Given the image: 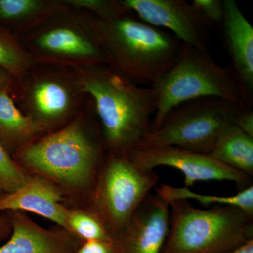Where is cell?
<instances>
[{
  "instance_id": "ac0fdd59",
  "label": "cell",
  "mask_w": 253,
  "mask_h": 253,
  "mask_svg": "<svg viewBox=\"0 0 253 253\" xmlns=\"http://www.w3.org/2000/svg\"><path fill=\"white\" fill-rule=\"evenodd\" d=\"M210 154L219 162L253 177V137L233 123L221 131Z\"/></svg>"
},
{
  "instance_id": "9a60e30c",
  "label": "cell",
  "mask_w": 253,
  "mask_h": 253,
  "mask_svg": "<svg viewBox=\"0 0 253 253\" xmlns=\"http://www.w3.org/2000/svg\"><path fill=\"white\" fill-rule=\"evenodd\" d=\"M62 192L56 184L41 176H28L18 191L0 200V212L5 211L30 212L56 223L67 230L68 209L61 204Z\"/></svg>"
},
{
  "instance_id": "603a6c76",
  "label": "cell",
  "mask_w": 253,
  "mask_h": 253,
  "mask_svg": "<svg viewBox=\"0 0 253 253\" xmlns=\"http://www.w3.org/2000/svg\"><path fill=\"white\" fill-rule=\"evenodd\" d=\"M28 176L0 141V181L7 194L21 189L27 181Z\"/></svg>"
},
{
  "instance_id": "5b68a950",
  "label": "cell",
  "mask_w": 253,
  "mask_h": 253,
  "mask_svg": "<svg viewBox=\"0 0 253 253\" xmlns=\"http://www.w3.org/2000/svg\"><path fill=\"white\" fill-rule=\"evenodd\" d=\"M150 86L156 99L151 131L161 126L173 108L191 100L217 97L252 108L246 102L231 66H219L209 52L199 51L184 43L174 66Z\"/></svg>"
},
{
  "instance_id": "7402d4cb",
  "label": "cell",
  "mask_w": 253,
  "mask_h": 253,
  "mask_svg": "<svg viewBox=\"0 0 253 253\" xmlns=\"http://www.w3.org/2000/svg\"><path fill=\"white\" fill-rule=\"evenodd\" d=\"M73 9L83 10L102 20L115 19L131 11L123 4V0H63Z\"/></svg>"
},
{
  "instance_id": "d6986e66",
  "label": "cell",
  "mask_w": 253,
  "mask_h": 253,
  "mask_svg": "<svg viewBox=\"0 0 253 253\" xmlns=\"http://www.w3.org/2000/svg\"><path fill=\"white\" fill-rule=\"evenodd\" d=\"M156 194L168 204L176 201L194 200L204 206H231L239 208L253 216V186L241 190L236 195L230 196H206L197 194L186 187L162 184L156 190Z\"/></svg>"
},
{
  "instance_id": "7c38bea8",
  "label": "cell",
  "mask_w": 253,
  "mask_h": 253,
  "mask_svg": "<svg viewBox=\"0 0 253 253\" xmlns=\"http://www.w3.org/2000/svg\"><path fill=\"white\" fill-rule=\"evenodd\" d=\"M169 205L148 195L124 229L113 240L114 253H162L169 227Z\"/></svg>"
},
{
  "instance_id": "2e32d148",
  "label": "cell",
  "mask_w": 253,
  "mask_h": 253,
  "mask_svg": "<svg viewBox=\"0 0 253 253\" xmlns=\"http://www.w3.org/2000/svg\"><path fill=\"white\" fill-rule=\"evenodd\" d=\"M66 6L63 0H0V25L20 38Z\"/></svg>"
},
{
  "instance_id": "cb8c5ba5",
  "label": "cell",
  "mask_w": 253,
  "mask_h": 253,
  "mask_svg": "<svg viewBox=\"0 0 253 253\" xmlns=\"http://www.w3.org/2000/svg\"><path fill=\"white\" fill-rule=\"evenodd\" d=\"M191 4L214 26L221 25L224 16V3L220 0H193Z\"/></svg>"
},
{
  "instance_id": "277c9868",
  "label": "cell",
  "mask_w": 253,
  "mask_h": 253,
  "mask_svg": "<svg viewBox=\"0 0 253 253\" xmlns=\"http://www.w3.org/2000/svg\"><path fill=\"white\" fill-rule=\"evenodd\" d=\"M169 205V232L162 253H225L253 240V216L239 208L199 209L189 201Z\"/></svg>"
},
{
  "instance_id": "8992f818",
  "label": "cell",
  "mask_w": 253,
  "mask_h": 253,
  "mask_svg": "<svg viewBox=\"0 0 253 253\" xmlns=\"http://www.w3.org/2000/svg\"><path fill=\"white\" fill-rule=\"evenodd\" d=\"M9 93L43 135L71 122L88 100L72 69L47 65L36 64L14 78Z\"/></svg>"
},
{
  "instance_id": "3957f363",
  "label": "cell",
  "mask_w": 253,
  "mask_h": 253,
  "mask_svg": "<svg viewBox=\"0 0 253 253\" xmlns=\"http://www.w3.org/2000/svg\"><path fill=\"white\" fill-rule=\"evenodd\" d=\"M93 25L105 62L138 85H151L177 61L183 43L172 33L133 12L111 20L94 15Z\"/></svg>"
},
{
  "instance_id": "30bf717a",
  "label": "cell",
  "mask_w": 253,
  "mask_h": 253,
  "mask_svg": "<svg viewBox=\"0 0 253 253\" xmlns=\"http://www.w3.org/2000/svg\"><path fill=\"white\" fill-rule=\"evenodd\" d=\"M128 156L145 169L154 170L164 166L179 169L184 175L186 188L206 181H232L243 189L251 186L250 176L219 162L211 154L165 146L135 149Z\"/></svg>"
},
{
  "instance_id": "d4e9b609",
  "label": "cell",
  "mask_w": 253,
  "mask_h": 253,
  "mask_svg": "<svg viewBox=\"0 0 253 253\" xmlns=\"http://www.w3.org/2000/svg\"><path fill=\"white\" fill-rule=\"evenodd\" d=\"M75 253H114L113 242L99 240L84 241Z\"/></svg>"
},
{
  "instance_id": "ffe728a7",
  "label": "cell",
  "mask_w": 253,
  "mask_h": 253,
  "mask_svg": "<svg viewBox=\"0 0 253 253\" xmlns=\"http://www.w3.org/2000/svg\"><path fill=\"white\" fill-rule=\"evenodd\" d=\"M35 65L21 39L0 25V68L17 78Z\"/></svg>"
},
{
  "instance_id": "5bb4252c",
  "label": "cell",
  "mask_w": 253,
  "mask_h": 253,
  "mask_svg": "<svg viewBox=\"0 0 253 253\" xmlns=\"http://www.w3.org/2000/svg\"><path fill=\"white\" fill-rule=\"evenodd\" d=\"M12 212V233L0 246V253H75L81 246L79 239L69 231L45 229L26 213Z\"/></svg>"
},
{
  "instance_id": "6da1fadb",
  "label": "cell",
  "mask_w": 253,
  "mask_h": 253,
  "mask_svg": "<svg viewBox=\"0 0 253 253\" xmlns=\"http://www.w3.org/2000/svg\"><path fill=\"white\" fill-rule=\"evenodd\" d=\"M72 70L94 105L104 149L128 156L151 131L156 108L152 88L134 84L105 64Z\"/></svg>"
},
{
  "instance_id": "4fadbf2b",
  "label": "cell",
  "mask_w": 253,
  "mask_h": 253,
  "mask_svg": "<svg viewBox=\"0 0 253 253\" xmlns=\"http://www.w3.org/2000/svg\"><path fill=\"white\" fill-rule=\"evenodd\" d=\"M224 44L233 71L250 107L253 105V27L235 0H223Z\"/></svg>"
},
{
  "instance_id": "f1b7e54d",
  "label": "cell",
  "mask_w": 253,
  "mask_h": 253,
  "mask_svg": "<svg viewBox=\"0 0 253 253\" xmlns=\"http://www.w3.org/2000/svg\"><path fill=\"white\" fill-rule=\"evenodd\" d=\"M10 229L9 224L7 221L3 219L2 217H0V240L4 239L8 234H9Z\"/></svg>"
},
{
  "instance_id": "83f0119b",
  "label": "cell",
  "mask_w": 253,
  "mask_h": 253,
  "mask_svg": "<svg viewBox=\"0 0 253 253\" xmlns=\"http://www.w3.org/2000/svg\"><path fill=\"white\" fill-rule=\"evenodd\" d=\"M225 253H253V240L238 249Z\"/></svg>"
},
{
  "instance_id": "e0dca14e",
  "label": "cell",
  "mask_w": 253,
  "mask_h": 253,
  "mask_svg": "<svg viewBox=\"0 0 253 253\" xmlns=\"http://www.w3.org/2000/svg\"><path fill=\"white\" fill-rule=\"evenodd\" d=\"M42 135L39 126L18 109L9 89L0 90V141L8 151L14 154Z\"/></svg>"
},
{
  "instance_id": "9c48e42d",
  "label": "cell",
  "mask_w": 253,
  "mask_h": 253,
  "mask_svg": "<svg viewBox=\"0 0 253 253\" xmlns=\"http://www.w3.org/2000/svg\"><path fill=\"white\" fill-rule=\"evenodd\" d=\"M158 181L154 170L140 167L129 156L108 155L95 185L91 211L113 240L127 225Z\"/></svg>"
},
{
  "instance_id": "52a82bcc",
  "label": "cell",
  "mask_w": 253,
  "mask_h": 253,
  "mask_svg": "<svg viewBox=\"0 0 253 253\" xmlns=\"http://www.w3.org/2000/svg\"><path fill=\"white\" fill-rule=\"evenodd\" d=\"M93 19L90 13L67 6L20 39L36 64L70 69L106 65Z\"/></svg>"
},
{
  "instance_id": "ba28073f",
  "label": "cell",
  "mask_w": 253,
  "mask_h": 253,
  "mask_svg": "<svg viewBox=\"0 0 253 253\" xmlns=\"http://www.w3.org/2000/svg\"><path fill=\"white\" fill-rule=\"evenodd\" d=\"M246 106L217 97L186 101L173 108L136 149L172 147L210 154L223 129Z\"/></svg>"
},
{
  "instance_id": "7a4b0ae2",
  "label": "cell",
  "mask_w": 253,
  "mask_h": 253,
  "mask_svg": "<svg viewBox=\"0 0 253 253\" xmlns=\"http://www.w3.org/2000/svg\"><path fill=\"white\" fill-rule=\"evenodd\" d=\"M94 113L88 96L85 106L71 122L23 146L13 158L25 172L56 185L87 189L94 181L105 149L102 139L96 137L89 125Z\"/></svg>"
},
{
  "instance_id": "484cf974",
  "label": "cell",
  "mask_w": 253,
  "mask_h": 253,
  "mask_svg": "<svg viewBox=\"0 0 253 253\" xmlns=\"http://www.w3.org/2000/svg\"><path fill=\"white\" fill-rule=\"evenodd\" d=\"M233 124L241 131L253 137V111L252 108H244L236 114Z\"/></svg>"
},
{
  "instance_id": "44dd1931",
  "label": "cell",
  "mask_w": 253,
  "mask_h": 253,
  "mask_svg": "<svg viewBox=\"0 0 253 253\" xmlns=\"http://www.w3.org/2000/svg\"><path fill=\"white\" fill-rule=\"evenodd\" d=\"M67 230L84 241H113L104 223L92 211L68 209Z\"/></svg>"
},
{
  "instance_id": "4316f807",
  "label": "cell",
  "mask_w": 253,
  "mask_h": 253,
  "mask_svg": "<svg viewBox=\"0 0 253 253\" xmlns=\"http://www.w3.org/2000/svg\"><path fill=\"white\" fill-rule=\"evenodd\" d=\"M14 80V77L9 72L0 68V90L9 89Z\"/></svg>"
},
{
  "instance_id": "f546056e",
  "label": "cell",
  "mask_w": 253,
  "mask_h": 253,
  "mask_svg": "<svg viewBox=\"0 0 253 253\" xmlns=\"http://www.w3.org/2000/svg\"><path fill=\"white\" fill-rule=\"evenodd\" d=\"M6 194H8L7 192H6L4 186H3V184H1V181H0V200L3 199Z\"/></svg>"
},
{
  "instance_id": "8fae6325",
  "label": "cell",
  "mask_w": 253,
  "mask_h": 253,
  "mask_svg": "<svg viewBox=\"0 0 253 253\" xmlns=\"http://www.w3.org/2000/svg\"><path fill=\"white\" fill-rule=\"evenodd\" d=\"M139 19L155 27L166 28L194 49L209 52L212 25L184 0H123Z\"/></svg>"
}]
</instances>
